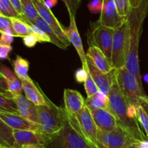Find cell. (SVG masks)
Returning a JSON list of instances; mask_svg holds the SVG:
<instances>
[{
  "label": "cell",
  "instance_id": "6da1fadb",
  "mask_svg": "<svg viewBox=\"0 0 148 148\" xmlns=\"http://www.w3.org/2000/svg\"><path fill=\"white\" fill-rule=\"evenodd\" d=\"M148 14V0H142L136 7H132L127 20L130 30V49L125 68L136 77L143 86L139 60V43L143 26Z\"/></svg>",
  "mask_w": 148,
  "mask_h": 148
},
{
  "label": "cell",
  "instance_id": "7a4b0ae2",
  "mask_svg": "<svg viewBox=\"0 0 148 148\" xmlns=\"http://www.w3.org/2000/svg\"><path fill=\"white\" fill-rule=\"evenodd\" d=\"M108 97L109 109L116 118L119 124L136 140L144 141L148 139L140 127L141 126L138 119L132 118L130 116L128 107L130 104L120 91L116 81L113 84Z\"/></svg>",
  "mask_w": 148,
  "mask_h": 148
},
{
  "label": "cell",
  "instance_id": "3957f363",
  "mask_svg": "<svg viewBox=\"0 0 148 148\" xmlns=\"http://www.w3.org/2000/svg\"><path fill=\"white\" fill-rule=\"evenodd\" d=\"M47 101L48 105H39L37 106V108L40 132L47 138L49 143L51 139L63 129L66 112L65 109L56 106L49 98Z\"/></svg>",
  "mask_w": 148,
  "mask_h": 148
},
{
  "label": "cell",
  "instance_id": "277c9868",
  "mask_svg": "<svg viewBox=\"0 0 148 148\" xmlns=\"http://www.w3.org/2000/svg\"><path fill=\"white\" fill-rule=\"evenodd\" d=\"M114 75L120 91L129 103L138 107L140 98L147 97L143 89V86L140 85L138 80L126 68L114 69Z\"/></svg>",
  "mask_w": 148,
  "mask_h": 148
},
{
  "label": "cell",
  "instance_id": "5b68a950",
  "mask_svg": "<svg viewBox=\"0 0 148 148\" xmlns=\"http://www.w3.org/2000/svg\"><path fill=\"white\" fill-rule=\"evenodd\" d=\"M68 118L72 126L82 135L92 148H100L98 139V128L92 118L90 110L86 104L75 117H72L68 115Z\"/></svg>",
  "mask_w": 148,
  "mask_h": 148
},
{
  "label": "cell",
  "instance_id": "8992f818",
  "mask_svg": "<svg viewBox=\"0 0 148 148\" xmlns=\"http://www.w3.org/2000/svg\"><path fill=\"white\" fill-rule=\"evenodd\" d=\"M46 148H92L72 126L66 113L64 126L48 143Z\"/></svg>",
  "mask_w": 148,
  "mask_h": 148
},
{
  "label": "cell",
  "instance_id": "52a82bcc",
  "mask_svg": "<svg viewBox=\"0 0 148 148\" xmlns=\"http://www.w3.org/2000/svg\"><path fill=\"white\" fill-rule=\"evenodd\" d=\"M130 49V30L127 20L116 29L111 52V64L114 69L125 68Z\"/></svg>",
  "mask_w": 148,
  "mask_h": 148
},
{
  "label": "cell",
  "instance_id": "ba28073f",
  "mask_svg": "<svg viewBox=\"0 0 148 148\" xmlns=\"http://www.w3.org/2000/svg\"><path fill=\"white\" fill-rule=\"evenodd\" d=\"M114 32L115 29L103 26L97 20L95 23H91L90 28L87 33L88 44L101 49L111 60Z\"/></svg>",
  "mask_w": 148,
  "mask_h": 148
},
{
  "label": "cell",
  "instance_id": "9c48e42d",
  "mask_svg": "<svg viewBox=\"0 0 148 148\" xmlns=\"http://www.w3.org/2000/svg\"><path fill=\"white\" fill-rule=\"evenodd\" d=\"M98 139L100 148H122L139 142L119 124L110 132L98 129Z\"/></svg>",
  "mask_w": 148,
  "mask_h": 148
},
{
  "label": "cell",
  "instance_id": "30bf717a",
  "mask_svg": "<svg viewBox=\"0 0 148 148\" xmlns=\"http://www.w3.org/2000/svg\"><path fill=\"white\" fill-rule=\"evenodd\" d=\"M33 2L37 10L40 17H41L45 21L49 23L56 34L65 43L67 46L70 44V41L68 39L66 30H64L63 26L59 23L51 12V10L48 8L45 4V0H33Z\"/></svg>",
  "mask_w": 148,
  "mask_h": 148
},
{
  "label": "cell",
  "instance_id": "8fae6325",
  "mask_svg": "<svg viewBox=\"0 0 148 148\" xmlns=\"http://www.w3.org/2000/svg\"><path fill=\"white\" fill-rule=\"evenodd\" d=\"M0 94H2L5 97L11 99L15 102L18 114L20 115L33 123L39 124L37 106L31 101H30L25 96H23V94L12 95L9 91H4V92L1 91Z\"/></svg>",
  "mask_w": 148,
  "mask_h": 148
},
{
  "label": "cell",
  "instance_id": "7c38bea8",
  "mask_svg": "<svg viewBox=\"0 0 148 148\" xmlns=\"http://www.w3.org/2000/svg\"><path fill=\"white\" fill-rule=\"evenodd\" d=\"M127 18L121 17L117 10L114 0H103L102 11L98 22L103 26L117 29L125 22Z\"/></svg>",
  "mask_w": 148,
  "mask_h": 148
},
{
  "label": "cell",
  "instance_id": "4fadbf2b",
  "mask_svg": "<svg viewBox=\"0 0 148 148\" xmlns=\"http://www.w3.org/2000/svg\"><path fill=\"white\" fill-rule=\"evenodd\" d=\"M87 63H88V70L90 74L92 76V79L96 84L99 90L102 91L103 94L108 95L110 92L113 84H114L115 78H114V71L108 73H105L100 71L98 68L95 66L92 61L87 57Z\"/></svg>",
  "mask_w": 148,
  "mask_h": 148
},
{
  "label": "cell",
  "instance_id": "5bb4252c",
  "mask_svg": "<svg viewBox=\"0 0 148 148\" xmlns=\"http://www.w3.org/2000/svg\"><path fill=\"white\" fill-rule=\"evenodd\" d=\"M0 120L11 127L17 130H31L40 132V125L24 118L18 113H12L0 110Z\"/></svg>",
  "mask_w": 148,
  "mask_h": 148
},
{
  "label": "cell",
  "instance_id": "9a60e30c",
  "mask_svg": "<svg viewBox=\"0 0 148 148\" xmlns=\"http://www.w3.org/2000/svg\"><path fill=\"white\" fill-rule=\"evenodd\" d=\"M65 110L69 116L75 117L85 105V100L79 91L65 89L64 91Z\"/></svg>",
  "mask_w": 148,
  "mask_h": 148
},
{
  "label": "cell",
  "instance_id": "2e32d148",
  "mask_svg": "<svg viewBox=\"0 0 148 148\" xmlns=\"http://www.w3.org/2000/svg\"><path fill=\"white\" fill-rule=\"evenodd\" d=\"M13 134L19 148L27 145H47L48 139L42 133L31 130L13 129Z\"/></svg>",
  "mask_w": 148,
  "mask_h": 148
},
{
  "label": "cell",
  "instance_id": "e0dca14e",
  "mask_svg": "<svg viewBox=\"0 0 148 148\" xmlns=\"http://www.w3.org/2000/svg\"><path fill=\"white\" fill-rule=\"evenodd\" d=\"M25 96L36 106L48 105V97L45 95L37 83L30 78L21 80Z\"/></svg>",
  "mask_w": 148,
  "mask_h": 148
},
{
  "label": "cell",
  "instance_id": "ac0fdd59",
  "mask_svg": "<svg viewBox=\"0 0 148 148\" xmlns=\"http://www.w3.org/2000/svg\"><path fill=\"white\" fill-rule=\"evenodd\" d=\"M69 20H70V23H69V28H68L67 30H66L68 39L77 52L79 58H80L81 62L82 64V67L87 68H88L87 55L84 50L82 40H81L80 36H79V31H78L77 27L75 15H69Z\"/></svg>",
  "mask_w": 148,
  "mask_h": 148
},
{
  "label": "cell",
  "instance_id": "d6986e66",
  "mask_svg": "<svg viewBox=\"0 0 148 148\" xmlns=\"http://www.w3.org/2000/svg\"><path fill=\"white\" fill-rule=\"evenodd\" d=\"M91 115L97 127L106 131H112L119 125L116 118L110 110L97 109L90 110Z\"/></svg>",
  "mask_w": 148,
  "mask_h": 148
},
{
  "label": "cell",
  "instance_id": "ffe728a7",
  "mask_svg": "<svg viewBox=\"0 0 148 148\" xmlns=\"http://www.w3.org/2000/svg\"><path fill=\"white\" fill-rule=\"evenodd\" d=\"M86 55L95 66L102 72L108 73L114 70L111 60L106 56L105 54L101 49L96 46H89Z\"/></svg>",
  "mask_w": 148,
  "mask_h": 148
},
{
  "label": "cell",
  "instance_id": "44dd1931",
  "mask_svg": "<svg viewBox=\"0 0 148 148\" xmlns=\"http://www.w3.org/2000/svg\"><path fill=\"white\" fill-rule=\"evenodd\" d=\"M85 104L90 110H97V109H106L110 110L109 100L108 95L103 94L100 90L94 95L87 97L85 100Z\"/></svg>",
  "mask_w": 148,
  "mask_h": 148
},
{
  "label": "cell",
  "instance_id": "7402d4cb",
  "mask_svg": "<svg viewBox=\"0 0 148 148\" xmlns=\"http://www.w3.org/2000/svg\"><path fill=\"white\" fill-rule=\"evenodd\" d=\"M33 24L36 25L38 27L40 28L41 30H43V31L50 37L51 43L53 44L56 45L58 47L61 48V49H66V48L68 47V46L65 44L64 42L63 41L59 38V36L56 34V32H55L54 30L52 29V28L49 26V23H46L41 17L39 16V17L35 20Z\"/></svg>",
  "mask_w": 148,
  "mask_h": 148
},
{
  "label": "cell",
  "instance_id": "603a6c76",
  "mask_svg": "<svg viewBox=\"0 0 148 148\" xmlns=\"http://www.w3.org/2000/svg\"><path fill=\"white\" fill-rule=\"evenodd\" d=\"M0 146L19 148L13 134V129L1 120H0Z\"/></svg>",
  "mask_w": 148,
  "mask_h": 148
},
{
  "label": "cell",
  "instance_id": "cb8c5ba5",
  "mask_svg": "<svg viewBox=\"0 0 148 148\" xmlns=\"http://www.w3.org/2000/svg\"><path fill=\"white\" fill-rule=\"evenodd\" d=\"M15 75L20 80L30 78L28 75L29 62L20 55L16 56V59L12 62Z\"/></svg>",
  "mask_w": 148,
  "mask_h": 148
},
{
  "label": "cell",
  "instance_id": "d4e9b609",
  "mask_svg": "<svg viewBox=\"0 0 148 148\" xmlns=\"http://www.w3.org/2000/svg\"><path fill=\"white\" fill-rule=\"evenodd\" d=\"M20 1L26 22L29 24H33L35 20L39 17V15L33 0H20Z\"/></svg>",
  "mask_w": 148,
  "mask_h": 148
},
{
  "label": "cell",
  "instance_id": "484cf974",
  "mask_svg": "<svg viewBox=\"0 0 148 148\" xmlns=\"http://www.w3.org/2000/svg\"><path fill=\"white\" fill-rule=\"evenodd\" d=\"M10 20L17 37L23 38L27 35L32 34L31 27L28 23L18 17H11Z\"/></svg>",
  "mask_w": 148,
  "mask_h": 148
},
{
  "label": "cell",
  "instance_id": "4316f807",
  "mask_svg": "<svg viewBox=\"0 0 148 148\" xmlns=\"http://www.w3.org/2000/svg\"><path fill=\"white\" fill-rule=\"evenodd\" d=\"M0 15L7 17H18L23 20L10 0H0Z\"/></svg>",
  "mask_w": 148,
  "mask_h": 148
},
{
  "label": "cell",
  "instance_id": "83f0119b",
  "mask_svg": "<svg viewBox=\"0 0 148 148\" xmlns=\"http://www.w3.org/2000/svg\"><path fill=\"white\" fill-rule=\"evenodd\" d=\"M0 110L12 113H18L15 102L11 99L0 94Z\"/></svg>",
  "mask_w": 148,
  "mask_h": 148
},
{
  "label": "cell",
  "instance_id": "f1b7e54d",
  "mask_svg": "<svg viewBox=\"0 0 148 148\" xmlns=\"http://www.w3.org/2000/svg\"><path fill=\"white\" fill-rule=\"evenodd\" d=\"M7 80V86H8V91H9L12 95L23 94V86H22L21 80L18 77L16 76L15 78L11 80Z\"/></svg>",
  "mask_w": 148,
  "mask_h": 148
},
{
  "label": "cell",
  "instance_id": "f546056e",
  "mask_svg": "<svg viewBox=\"0 0 148 148\" xmlns=\"http://www.w3.org/2000/svg\"><path fill=\"white\" fill-rule=\"evenodd\" d=\"M114 1L120 15L127 18L132 8L130 0H114Z\"/></svg>",
  "mask_w": 148,
  "mask_h": 148
},
{
  "label": "cell",
  "instance_id": "4dcf8cb0",
  "mask_svg": "<svg viewBox=\"0 0 148 148\" xmlns=\"http://www.w3.org/2000/svg\"><path fill=\"white\" fill-rule=\"evenodd\" d=\"M0 31L9 33L10 35H12L13 36L17 37V34L13 28L10 18L5 17L2 15H0Z\"/></svg>",
  "mask_w": 148,
  "mask_h": 148
},
{
  "label": "cell",
  "instance_id": "1f68e13d",
  "mask_svg": "<svg viewBox=\"0 0 148 148\" xmlns=\"http://www.w3.org/2000/svg\"><path fill=\"white\" fill-rule=\"evenodd\" d=\"M84 87H85V91H86L87 97H91V96L94 95V94H95L99 91V89L97 86L96 84L94 81V80L92 79L90 73L88 74L87 79L84 82Z\"/></svg>",
  "mask_w": 148,
  "mask_h": 148
},
{
  "label": "cell",
  "instance_id": "d6a6232c",
  "mask_svg": "<svg viewBox=\"0 0 148 148\" xmlns=\"http://www.w3.org/2000/svg\"><path fill=\"white\" fill-rule=\"evenodd\" d=\"M137 117H138V120L140 123V126L143 128L148 139V115L140 104L138 107H137Z\"/></svg>",
  "mask_w": 148,
  "mask_h": 148
},
{
  "label": "cell",
  "instance_id": "836d02e7",
  "mask_svg": "<svg viewBox=\"0 0 148 148\" xmlns=\"http://www.w3.org/2000/svg\"><path fill=\"white\" fill-rule=\"evenodd\" d=\"M32 34L35 35L38 42H51V39L43 30L35 24H30Z\"/></svg>",
  "mask_w": 148,
  "mask_h": 148
},
{
  "label": "cell",
  "instance_id": "e575fe53",
  "mask_svg": "<svg viewBox=\"0 0 148 148\" xmlns=\"http://www.w3.org/2000/svg\"><path fill=\"white\" fill-rule=\"evenodd\" d=\"M103 4V0H90L88 4V8L91 13L97 14L101 12Z\"/></svg>",
  "mask_w": 148,
  "mask_h": 148
},
{
  "label": "cell",
  "instance_id": "d590c367",
  "mask_svg": "<svg viewBox=\"0 0 148 148\" xmlns=\"http://www.w3.org/2000/svg\"><path fill=\"white\" fill-rule=\"evenodd\" d=\"M62 1L66 6L69 15H76L77 10L79 7L80 2L78 0H62Z\"/></svg>",
  "mask_w": 148,
  "mask_h": 148
},
{
  "label": "cell",
  "instance_id": "8d00e7d4",
  "mask_svg": "<svg viewBox=\"0 0 148 148\" xmlns=\"http://www.w3.org/2000/svg\"><path fill=\"white\" fill-rule=\"evenodd\" d=\"M88 74H89V71H88V68H85L82 67L75 72V79L78 83H84L88 78Z\"/></svg>",
  "mask_w": 148,
  "mask_h": 148
},
{
  "label": "cell",
  "instance_id": "74e56055",
  "mask_svg": "<svg viewBox=\"0 0 148 148\" xmlns=\"http://www.w3.org/2000/svg\"><path fill=\"white\" fill-rule=\"evenodd\" d=\"M37 42H38V41L36 36L33 34L27 35V36L23 37V43L27 47H33V46H35V45H36Z\"/></svg>",
  "mask_w": 148,
  "mask_h": 148
},
{
  "label": "cell",
  "instance_id": "f35d334b",
  "mask_svg": "<svg viewBox=\"0 0 148 148\" xmlns=\"http://www.w3.org/2000/svg\"><path fill=\"white\" fill-rule=\"evenodd\" d=\"M1 32V39H0V44L9 45L11 46L12 43L14 41V37L12 35H10L9 33H4V32Z\"/></svg>",
  "mask_w": 148,
  "mask_h": 148
},
{
  "label": "cell",
  "instance_id": "ab89813d",
  "mask_svg": "<svg viewBox=\"0 0 148 148\" xmlns=\"http://www.w3.org/2000/svg\"><path fill=\"white\" fill-rule=\"evenodd\" d=\"M12 50V46L0 44V57L1 59H9V54Z\"/></svg>",
  "mask_w": 148,
  "mask_h": 148
},
{
  "label": "cell",
  "instance_id": "60d3db41",
  "mask_svg": "<svg viewBox=\"0 0 148 148\" xmlns=\"http://www.w3.org/2000/svg\"><path fill=\"white\" fill-rule=\"evenodd\" d=\"M10 1L12 2V5L14 6V7L15 8V10H17V12L20 14V15L21 16L23 20L26 21L25 18L24 14H23V10H22V6H21V1L20 0H10Z\"/></svg>",
  "mask_w": 148,
  "mask_h": 148
},
{
  "label": "cell",
  "instance_id": "b9f144b4",
  "mask_svg": "<svg viewBox=\"0 0 148 148\" xmlns=\"http://www.w3.org/2000/svg\"><path fill=\"white\" fill-rule=\"evenodd\" d=\"M140 104L143 107L148 115V97H143L140 100Z\"/></svg>",
  "mask_w": 148,
  "mask_h": 148
},
{
  "label": "cell",
  "instance_id": "7bdbcfd3",
  "mask_svg": "<svg viewBox=\"0 0 148 148\" xmlns=\"http://www.w3.org/2000/svg\"><path fill=\"white\" fill-rule=\"evenodd\" d=\"M137 148H148V139L144 141H139L134 144Z\"/></svg>",
  "mask_w": 148,
  "mask_h": 148
},
{
  "label": "cell",
  "instance_id": "ee69618b",
  "mask_svg": "<svg viewBox=\"0 0 148 148\" xmlns=\"http://www.w3.org/2000/svg\"><path fill=\"white\" fill-rule=\"evenodd\" d=\"M58 2V0H45V4L49 9L51 10Z\"/></svg>",
  "mask_w": 148,
  "mask_h": 148
},
{
  "label": "cell",
  "instance_id": "f6af8a7d",
  "mask_svg": "<svg viewBox=\"0 0 148 148\" xmlns=\"http://www.w3.org/2000/svg\"><path fill=\"white\" fill-rule=\"evenodd\" d=\"M21 148H46V146L44 145H27Z\"/></svg>",
  "mask_w": 148,
  "mask_h": 148
},
{
  "label": "cell",
  "instance_id": "bcb514c9",
  "mask_svg": "<svg viewBox=\"0 0 148 148\" xmlns=\"http://www.w3.org/2000/svg\"><path fill=\"white\" fill-rule=\"evenodd\" d=\"M141 1L142 0H130L132 7H136V6H137L139 4H140Z\"/></svg>",
  "mask_w": 148,
  "mask_h": 148
},
{
  "label": "cell",
  "instance_id": "7dc6e473",
  "mask_svg": "<svg viewBox=\"0 0 148 148\" xmlns=\"http://www.w3.org/2000/svg\"><path fill=\"white\" fill-rule=\"evenodd\" d=\"M122 148H137V147L135 146V145H129V146H127V147H122Z\"/></svg>",
  "mask_w": 148,
  "mask_h": 148
},
{
  "label": "cell",
  "instance_id": "c3c4849f",
  "mask_svg": "<svg viewBox=\"0 0 148 148\" xmlns=\"http://www.w3.org/2000/svg\"><path fill=\"white\" fill-rule=\"evenodd\" d=\"M0 148H14V147H5V146H0Z\"/></svg>",
  "mask_w": 148,
  "mask_h": 148
},
{
  "label": "cell",
  "instance_id": "681fc988",
  "mask_svg": "<svg viewBox=\"0 0 148 148\" xmlns=\"http://www.w3.org/2000/svg\"><path fill=\"white\" fill-rule=\"evenodd\" d=\"M78 1H79V2H81V0H78Z\"/></svg>",
  "mask_w": 148,
  "mask_h": 148
}]
</instances>
